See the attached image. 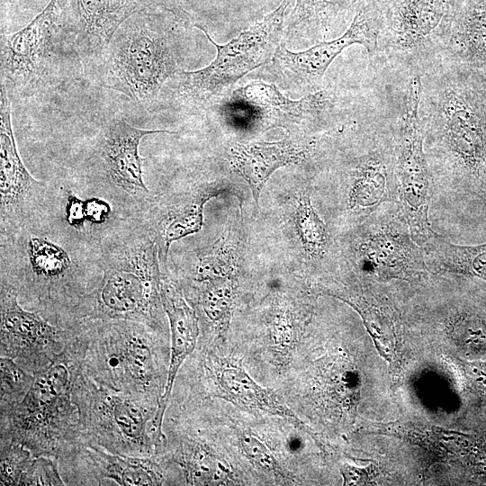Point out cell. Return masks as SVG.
<instances>
[{
  "instance_id": "ba28073f",
  "label": "cell",
  "mask_w": 486,
  "mask_h": 486,
  "mask_svg": "<svg viewBox=\"0 0 486 486\" xmlns=\"http://www.w3.org/2000/svg\"><path fill=\"white\" fill-rule=\"evenodd\" d=\"M382 17L378 50L424 66L445 52L461 0H377Z\"/></svg>"
},
{
  "instance_id": "44dd1931",
  "label": "cell",
  "mask_w": 486,
  "mask_h": 486,
  "mask_svg": "<svg viewBox=\"0 0 486 486\" xmlns=\"http://www.w3.org/2000/svg\"><path fill=\"white\" fill-rule=\"evenodd\" d=\"M351 178L350 208L374 211L397 191L395 155L390 148L373 149L358 159Z\"/></svg>"
},
{
  "instance_id": "d6986e66",
  "label": "cell",
  "mask_w": 486,
  "mask_h": 486,
  "mask_svg": "<svg viewBox=\"0 0 486 486\" xmlns=\"http://www.w3.org/2000/svg\"><path fill=\"white\" fill-rule=\"evenodd\" d=\"M157 133L176 132L136 128L122 119L113 120L106 125L101 156L112 181L124 190L133 194L148 191L143 182L139 145L145 136Z\"/></svg>"
},
{
  "instance_id": "ffe728a7",
  "label": "cell",
  "mask_w": 486,
  "mask_h": 486,
  "mask_svg": "<svg viewBox=\"0 0 486 486\" xmlns=\"http://www.w3.org/2000/svg\"><path fill=\"white\" fill-rule=\"evenodd\" d=\"M0 192L1 220L18 213L31 191L39 186L24 166L15 143L12 127V105L5 87L0 94Z\"/></svg>"
},
{
  "instance_id": "9a60e30c",
  "label": "cell",
  "mask_w": 486,
  "mask_h": 486,
  "mask_svg": "<svg viewBox=\"0 0 486 486\" xmlns=\"http://www.w3.org/2000/svg\"><path fill=\"white\" fill-rule=\"evenodd\" d=\"M200 382H190V387L202 386L211 396L220 398L254 414L280 417L303 428L294 411L272 390L261 386L245 370L242 360L219 356L212 348L202 345Z\"/></svg>"
},
{
  "instance_id": "8fae6325",
  "label": "cell",
  "mask_w": 486,
  "mask_h": 486,
  "mask_svg": "<svg viewBox=\"0 0 486 486\" xmlns=\"http://www.w3.org/2000/svg\"><path fill=\"white\" fill-rule=\"evenodd\" d=\"M0 313V356L33 375L51 364L74 334V328L54 325L38 312L24 310L10 284H2Z\"/></svg>"
},
{
  "instance_id": "4316f807",
  "label": "cell",
  "mask_w": 486,
  "mask_h": 486,
  "mask_svg": "<svg viewBox=\"0 0 486 486\" xmlns=\"http://www.w3.org/2000/svg\"><path fill=\"white\" fill-rule=\"evenodd\" d=\"M238 233L233 227L199 256L195 279L204 282L217 278L234 277L238 261Z\"/></svg>"
},
{
  "instance_id": "cb8c5ba5",
  "label": "cell",
  "mask_w": 486,
  "mask_h": 486,
  "mask_svg": "<svg viewBox=\"0 0 486 486\" xmlns=\"http://www.w3.org/2000/svg\"><path fill=\"white\" fill-rule=\"evenodd\" d=\"M266 325L265 354L272 364L283 368L293 357L301 336L300 320L291 306L278 303L268 313Z\"/></svg>"
},
{
  "instance_id": "ac0fdd59",
  "label": "cell",
  "mask_w": 486,
  "mask_h": 486,
  "mask_svg": "<svg viewBox=\"0 0 486 486\" xmlns=\"http://www.w3.org/2000/svg\"><path fill=\"white\" fill-rule=\"evenodd\" d=\"M315 148V141L284 139L273 142L237 144L230 149L232 168L249 185L257 204L261 191L278 168L305 159Z\"/></svg>"
},
{
  "instance_id": "30bf717a",
  "label": "cell",
  "mask_w": 486,
  "mask_h": 486,
  "mask_svg": "<svg viewBox=\"0 0 486 486\" xmlns=\"http://www.w3.org/2000/svg\"><path fill=\"white\" fill-rule=\"evenodd\" d=\"M56 460L66 485L179 484L176 472L161 456L112 453L83 440L69 446Z\"/></svg>"
},
{
  "instance_id": "d590c367",
  "label": "cell",
  "mask_w": 486,
  "mask_h": 486,
  "mask_svg": "<svg viewBox=\"0 0 486 486\" xmlns=\"http://www.w3.org/2000/svg\"><path fill=\"white\" fill-rule=\"evenodd\" d=\"M85 220H86L85 202L75 195H69L67 205L68 222L75 228H81Z\"/></svg>"
},
{
  "instance_id": "f1b7e54d",
  "label": "cell",
  "mask_w": 486,
  "mask_h": 486,
  "mask_svg": "<svg viewBox=\"0 0 486 486\" xmlns=\"http://www.w3.org/2000/svg\"><path fill=\"white\" fill-rule=\"evenodd\" d=\"M295 227L305 251L312 256H322L328 244V232L311 204L309 193H303L299 199Z\"/></svg>"
},
{
  "instance_id": "8d00e7d4",
  "label": "cell",
  "mask_w": 486,
  "mask_h": 486,
  "mask_svg": "<svg viewBox=\"0 0 486 486\" xmlns=\"http://www.w3.org/2000/svg\"><path fill=\"white\" fill-rule=\"evenodd\" d=\"M339 470L344 485H359L367 481V472L364 469L344 463L339 466Z\"/></svg>"
},
{
  "instance_id": "277c9868",
  "label": "cell",
  "mask_w": 486,
  "mask_h": 486,
  "mask_svg": "<svg viewBox=\"0 0 486 486\" xmlns=\"http://www.w3.org/2000/svg\"><path fill=\"white\" fill-rule=\"evenodd\" d=\"M73 400L83 441L135 457H150L161 449L164 441L153 428L158 403L107 386L82 366L74 382Z\"/></svg>"
},
{
  "instance_id": "7a4b0ae2",
  "label": "cell",
  "mask_w": 486,
  "mask_h": 486,
  "mask_svg": "<svg viewBox=\"0 0 486 486\" xmlns=\"http://www.w3.org/2000/svg\"><path fill=\"white\" fill-rule=\"evenodd\" d=\"M86 337L83 370L114 389L159 405L170 357L165 334L132 320H82Z\"/></svg>"
},
{
  "instance_id": "52a82bcc",
  "label": "cell",
  "mask_w": 486,
  "mask_h": 486,
  "mask_svg": "<svg viewBox=\"0 0 486 486\" xmlns=\"http://www.w3.org/2000/svg\"><path fill=\"white\" fill-rule=\"evenodd\" d=\"M419 109L425 112L424 131L446 156L468 169L482 166L486 140L480 118L446 68L422 80Z\"/></svg>"
},
{
  "instance_id": "7402d4cb",
  "label": "cell",
  "mask_w": 486,
  "mask_h": 486,
  "mask_svg": "<svg viewBox=\"0 0 486 486\" xmlns=\"http://www.w3.org/2000/svg\"><path fill=\"white\" fill-rule=\"evenodd\" d=\"M420 248L427 267L434 272L486 279V244L454 245L446 237L431 230Z\"/></svg>"
},
{
  "instance_id": "2e32d148",
  "label": "cell",
  "mask_w": 486,
  "mask_h": 486,
  "mask_svg": "<svg viewBox=\"0 0 486 486\" xmlns=\"http://www.w3.org/2000/svg\"><path fill=\"white\" fill-rule=\"evenodd\" d=\"M57 0L15 33L1 36V75L17 88L33 87L43 76L54 46Z\"/></svg>"
},
{
  "instance_id": "f546056e",
  "label": "cell",
  "mask_w": 486,
  "mask_h": 486,
  "mask_svg": "<svg viewBox=\"0 0 486 486\" xmlns=\"http://www.w3.org/2000/svg\"><path fill=\"white\" fill-rule=\"evenodd\" d=\"M29 256L33 273L46 278L62 274L70 265L69 256L63 248L41 238L30 239Z\"/></svg>"
},
{
  "instance_id": "3957f363",
  "label": "cell",
  "mask_w": 486,
  "mask_h": 486,
  "mask_svg": "<svg viewBox=\"0 0 486 486\" xmlns=\"http://www.w3.org/2000/svg\"><path fill=\"white\" fill-rule=\"evenodd\" d=\"M161 277L156 243L140 239L122 247L108 261L96 286L80 299L74 322L132 320L165 334Z\"/></svg>"
},
{
  "instance_id": "4fadbf2b",
  "label": "cell",
  "mask_w": 486,
  "mask_h": 486,
  "mask_svg": "<svg viewBox=\"0 0 486 486\" xmlns=\"http://www.w3.org/2000/svg\"><path fill=\"white\" fill-rule=\"evenodd\" d=\"M332 94L311 92L298 100L284 96L273 84L252 82L235 90L222 110L226 118L247 129L287 127L330 112Z\"/></svg>"
},
{
  "instance_id": "1f68e13d",
  "label": "cell",
  "mask_w": 486,
  "mask_h": 486,
  "mask_svg": "<svg viewBox=\"0 0 486 486\" xmlns=\"http://www.w3.org/2000/svg\"><path fill=\"white\" fill-rule=\"evenodd\" d=\"M33 458L32 454L22 445L0 441V485H18L20 477Z\"/></svg>"
},
{
  "instance_id": "d4e9b609",
  "label": "cell",
  "mask_w": 486,
  "mask_h": 486,
  "mask_svg": "<svg viewBox=\"0 0 486 486\" xmlns=\"http://www.w3.org/2000/svg\"><path fill=\"white\" fill-rule=\"evenodd\" d=\"M236 446L251 468L269 481L281 484L294 483V474L281 462L267 441L250 428L238 427L235 423Z\"/></svg>"
},
{
  "instance_id": "e575fe53",
  "label": "cell",
  "mask_w": 486,
  "mask_h": 486,
  "mask_svg": "<svg viewBox=\"0 0 486 486\" xmlns=\"http://www.w3.org/2000/svg\"><path fill=\"white\" fill-rule=\"evenodd\" d=\"M86 220L94 222H104L111 212L110 205L100 199L92 198L85 202Z\"/></svg>"
},
{
  "instance_id": "836d02e7",
  "label": "cell",
  "mask_w": 486,
  "mask_h": 486,
  "mask_svg": "<svg viewBox=\"0 0 486 486\" xmlns=\"http://www.w3.org/2000/svg\"><path fill=\"white\" fill-rule=\"evenodd\" d=\"M18 485H66L55 458L34 456L27 470L22 474Z\"/></svg>"
},
{
  "instance_id": "7c38bea8",
  "label": "cell",
  "mask_w": 486,
  "mask_h": 486,
  "mask_svg": "<svg viewBox=\"0 0 486 486\" xmlns=\"http://www.w3.org/2000/svg\"><path fill=\"white\" fill-rule=\"evenodd\" d=\"M382 23L377 0H362L350 26L342 35L300 51H292L281 43L273 58L274 67L287 79L315 87L332 61L348 46L361 44L369 54H375Z\"/></svg>"
},
{
  "instance_id": "6da1fadb",
  "label": "cell",
  "mask_w": 486,
  "mask_h": 486,
  "mask_svg": "<svg viewBox=\"0 0 486 486\" xmlns=\"http://www.w3.org/2000/svg\"><path fill=\"white\" fill-rule=\"evenodd\" d=\"M86 349V333L78 324L63 351L47 369L34 375L23 399L0 412V441L20 444L33 456L57 459L82 440L73 386Z\"/></svg>"
},
{
  "instance_id": "5b68a950",
  "label": "cell",
  "mask_w": 486,
  "mask_h": 486,
  "mask_svg": "<svg viewBox=\"0 0 486 486\" xmlns=\"http://www.w3.org/2000/svg\"><path fill=\"white\" fill-rule=\"evenodd\" d=\"M104 50L106 86L139 104L154 102L165 82L178 72L170 39L145 24L119 28Z\"/></svg>"
},
{
  "instance_id": "5bb4252c",
  "label": "cell",
  "mask_w": 486,
  "mask_h": 486,
  "mask_svg": "<svg viewBox=\"0 0 486 486\" xmlns=\"http://www.w3.org/2000/svg\"><path fill=\"white\" fill-rule=\"evenodd\" d=\"M354 248L360 270L380 280H412L427 274L421 248L412 239L402 214L372 219Z\"/></svg>"
},
{
  "instance_id": "8992f818",
  "label": "cell",
  "mask_w": 486,
  "mask_h": 486,
  "mask_svg": "<svg viewBox=\"0 0 486 486\" xmlns=\"http://www.w3.org/2000/svg\"><path fill=\"white\" fill-rule=\"evenodd\" d=\"M289 2L283 0L262 21L222 45L214 42L207 31L196 24L216 48L217 54L213 61L203 68L177 72L181 94L192 101L206 102L270 61L281 44L284 13Z\"/></svg>"
},
{
  "instance_id": "4dcf8cb0",
  "label": "cell",
  "mask_w": 486,
  "mask_h": 486,
  "mask_svg": "<svg viewBox=\"0 0 486 486\" xmlns=\"http://www.w3.org/2000/svg\"><path fill=\"white\" fill-rule=\"evenodd\" d=\"M0 412L19 403L31 388L34 375L19 366L13 359L0 356Z\"/></svg>"
},
{
  "instance_id": "603a6c76",
  "label": "cell",
  "mask_w": 486,
  "mask_h": 486,
  "mask_svg": "<svg viewBox=\"0 0 486 486\" xmlns=\"http://www.w3.org/2000/svg\"><path fill=\"white\" fill-rule=\"evenodd\" d=\"M486 60V0H461L446 51Z\"/></svg>"
},
{
  "instance_id": "9c48e42d",
  "label": "cell",
  "mask_w": 486,
  "mask_h": 486,
  "mask_svg": "<svg viewBox=\"0 0 486 486\" xmlns=\"http://www.w3.org/2000/svg\"><path fill=\"white\" fill-rule=\"evenodd\" d=\"M421 94V76L415 75L409 84L395 152L397 194L401 213L412 239L420 248L432 230L428 222L432 177L424 152L425 132L419 113Z\"/></svg>"
},
{
  "instance_id": "484cf974",
  "label": "cell",
  "mask_w": 486,
  "mask_h": 486,
  "mask_svg": "<svg viewBox=\"0 0 486 486\" xmlns=\"http://www.w3.org/2000/svg\"><path fill=\"white\" fill-rule=\"evenodd\" d=\"M237 284L234 277L202 282L199 304L216 336L225 340L235 309Z\"/></svg>"
},
{
  "instance_id": "83f0119b",
  "label": "cell",
  "mask_w": 486,
  "mask_h": 486,
  "mask_svg": "<svg viewBox=\"0 0 486 486\" xmlns=\"http://www.w3.org/2000/svg\"><path fill=\"white\" fill-rule=\"evenodd\" d=\"M215 192L200 194L191 202L181 204L171 211L165 219L162 229V240L166 255L170 244L185 236L198 232L203 223L202 210L205 202L215 195Z\"/></svg>"
},
{
  "instance_id": "d6a6232c",
  "label": "cell",
  "mask_w": 486,
  "mask_h": 486,
  "mask_svg": "<svg viewBox=\"0 0 486 486\" xmlns=\"http://www.w3.org/2000/svg\"><path fill=\"white\" fill-rule=\"evenodd\" d=\"M362 0H302L300 21L323 28L341 11L357 9Z\"/></svg>"
},
{
  "instance_id": "e0dca14e",
  "label": "cell",
  "mask_w": 486,
  "mask_h": 486,
  "mask_svg": "<svg viewBox=\"0 0 486 486\" xmlns=\"http://www.w3.org/2000/svg\"><path fill=\"white\" fill-rule=\"evenodd\" d=\"M160 293L164 311L169 322L170 357L166 382L153 420V428L159 436L164 437V418L176 378L184 363L196 349L200 328L196 311L188 304L176 283L162 276Z\"/></svg>"
}]
</instances>
